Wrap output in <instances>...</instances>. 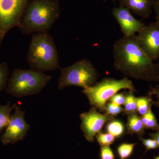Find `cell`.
Masks as SVG:
<instances>
[{
    "label": "cell",
    "mask_w": 159,
    "mask_h": 159,
    "mask_svg": "<svg viewBox=\"0 0 159 159\" xmlns=\"http://www.w3.org/2000/svg\"><path fill=\"white\" fill-rule=\"evenodd\" d=\"M30 0H0V35L4 39L6 33L18 27Z\"/></svg>",
    "instance_id": "cell-7"
},
{
    "label": "cell",
    "mask_w": 159,
    "mask_h": 159,
    "mask_svg": "<svg viewBox=\"0 0 159 159\" xmlns=\"http://www.w3.org/2000/svg\"><path fill=\"white\" fill-rule=\"evenodd\" d=\"M61 15L58 0H31L26 8L19 26L24 35L48 32Z\"/></svg>",
    "instance_id": "cell-2"
},
{
    "label": "cell",
    "mask_w": 159,
    "mask_h": 159,
    "mask_svg": "<svg viewBox=\"0 0 159 159\" xmlns=\"http://www.w3.org/2000/svg\"><path fill=\"white\" fill-rule=\"evenodd\" d=\"M125 89L136 92L133 83L128 78L116 80L107 77L92 86L83 89L82 92L94 107L101 111H106V102L119 91Z\"/></svg>",
    "instance_id": "cell-6"
},
{
    "label": "cell",
    "mask_w": 159,
    "mask_h": 159,
    "mask_svg": "<svg viewBox=\"0 0 159 159\" xmlns=\"http://www.w3.org/2000/svg\"><path fill=\"white\" fill-rule=\"evenodd\" d=\"M102 1H104V2H106V1H107V0H102Z\"/></svg>",
    "instance_id": "cell-32"
},
{
    "label": "cell",
    "mask_w": 159,
    "mask_h": 159,
    "mask_svg": "<svg viewBox=\"0 0 159 159\" xmlns=\"http://www.w3.org/2000/svg\"><path fill=\"white\" fill-rule=\"evenodd\" d=\"M153 102L151 96L136 98L137 111L143 116L151 110Z\"/></svg>",
    "instance_id": "cell-15"
},
{
    "label": "cell",
    "mask_w": 159,
    "mask_h": 159,
    "mask_svg": "<svg viewBox=\"0 0 159 159\" xmlns=\"http://www.w3.org/2000/svg\"><path fill=\"white\" fill-rule=\"evenodd\" d=\"M139 47L152 60L159 59V21L145 25L135 35Z\"/></svg>",
    "instance_id": "cell-9"
},
{
    "label": "cell",
    "mask_w": 159,
    "mask_h": 159,
    "mask_svg": "<svg viewBox=\"0 0 159 159\" xmlns=\"http://www.w3.org/2000/svg\"><path fill=\"white\" fill-rule=\"evenodd\" d=\"M58 88L64 89L67 87L77 86L85 89L97 83L99 73L90 60L81 59L71 65L59 69Z\"/></svg>",
    "instance_id": "cell-5"
},
{
    "label": "cell",
    "mask_w": 159,
    "mask_h": 159,
    "mask_svg": "<svg viewBox=\"0 0 159 159\" xmlns=\"http://www.w3.org/2000/svg\"><path fill=\"white\" fill-rule=\"evenodd\" d=\"M112 14L120 26L123 37H133L142 31L145 25L144 23L134 17L128 8L121 5L113 8Z\"/></svg>",
    "instance_id": "cell-11"
},
{
    "label": "cell",
    "mask_w": 159,
    "mask_h": 159,
    "mask_svg": "<svg viewBox=\"0 0 159 159\" xmlns=\"http://www.w3.org/2000/svg\"><path fill=\"white\" fill-rule=\"evenodd\" d=\"M114 66L123 75L148 82H159V63H155L139 47L135 35L122 37L113 47Z\"/></svg>",
    "instance_id": "cell-1"
},
{
    "label": "cell",
    "mask_w": 159,
    "mask_h": 159,
    "mask_svg": "<svg viewBox=\"0 0 159 159\" xmlns=\"http://www.w3.org/2000/svg\"><path fill=\"white\" fill-rule=\"evenodd\" d=\"M26 58L30 68L36 70L44 73L61 68L58 51L49 32L32 34Z\"/></svg>",
    "instance_id": "cell-3"
},
{
    "label": "cell",
    "mask_w": 159,
    "mask_h": 159,
    "mask_svg": "<svg viewBox=\"0 0 159 159\" xmlns=\"http://www.w3.org/2000/svg\"><path fill=\"white\" fill-rule=\"evenodd\" d=\"M120 5L128 8L134 14L148 19L152 13L155 0H119Z\"/></svg>",
    "instance_id": "cell-12"
},
{
    "label": "cell",
    "mask_w": 159,
    "mask_h": 159,
    "mask_svg": "<svg viewBox=\"0 0 159 159\" xmlns=\"http://www.w3.org/2000/svg\"><path fill=\"white\" fill-rule=\"evenodd\" d=\"M153 9L156 13V16H159V0H155Z\"/></svg>",
    "instance_id": "cell-28"
},
{
    "label": "cell",
    "mask_w": 159,
    "mask_h": 159,
    "mask_svg": "<svg viewBox=\"0 0 159 159\" xmlns=\"http://www.w3.org/2000/svg\"><path fill=\"white\" fill-rule=\"evenodd\" d=\"M127 115L126 126L128 134L131 135L137 134L142 136L145 133V128L141 117L139 116L136 113H132Z\"/></svg>",
    "instance_id": "cell-13"
},
{
    "label": "cell",
    "mask_w": 159,
    "mask_h": 159,
    "mask_svg": "<svg viewBox=\"0 0 159 159\" xmlns=\"http://www.w3.org/2000/svg\"></svg>",
    "instance_id": "cell-33"
},
{
    "label": "cell",
    "mask_w": 159,
    "mask_h": 159,
    "mask_svg": "<svg viewBox=\"0 0 159 159\" xmlns=\"http://www.w3.org/2000/svg\"><path fill=\"white\" fill-rule=\"evenodd\" d=\"M133 92H129L125 95V102L124 109L125 113L128 114L132 113H137L136 97L134 96Z\"/></svg>",
    "instance_id": "cell-18"
},
{
    "label": "cell",
    "mask_w": 159,
    "mask_h": 159,
    "mask_svg": "<svg viewBox=\"0 0 159 159\" xmlns=\"http://www.w3.org/2000/svg\"><path fill=\"white\" fill-rule=\"evenodd\" d=\"M80 117L81 121L80 129L86 139L91 142H94V137L100 132L104 124L113 119V116L100 113L94 107L80 114Z\"/></svg>",
    "instance_id": "cell-10"
},
{
    "label": "cell",
    "mask_w": 159,
    "mask_h": 159,
    "mask_svg": "<svg viewBox=\"0 0 159 159\" xmlns=\"http://www.w3.org/2000/svg\"><path fill=\"white\" fill-rule=\"evenodd\" d=\"M52 79V76L33 69H15L8 79L6 93L18 98L37 95Z\"/></svg>",
    "instance_id": "cell-4"
},
{
    "label": "cell",
    "mask_w": 159,
    "mask_h": 159,
    "mask_svg": "<svg viewBox=\"0 0 159 159\" xmlns=\"http://www.w3.org/2000/svg\"><path fill=\"white\" fill-rule=\"evenodd\" d=\"M13 108L14 104L11 105L10 102L4 105H0V134L9 124L11 113Z\"/></svg>",
    "instance_id": "cell-14"
},
{
    "label": "cell",
    "mask_w": 159,
    "mask_h": 159,
    "mask_svg": "<svg viewBox=\"0 0 159 159\" xmlns=\"http://www.w3.org/2000/svg\"><path fill=\"white\" fill-rule=\"evenodd\" d=\"M107 131L115 138L119 137L124 133L125 127L121 121L117 120H112L107 125Z\"/></svg>",
    "instance_id": "cell-17"
},
{
    "label": "cell",
    "mask_w": 159,
    "mask_h": 159,
    "mask_svg": "<svg viewBox=\"0 0 159 159\" xmlns=\"http://www.w3.org/2000/svg\"><path fill=\"white\" fill-rule=\"evenodd\" d=\"M100 156L101 159H115L113 152L109 146H101Z\"/></svg>",
    "instance_id": "cell-23"
},
{
    "label": "cell",
    "mask_w": 159,
    "mask_h": 159,
    "mask_svg": "<svg viewBox=\"0 0 159 159\" xmlns=\"http://www.w3.org/2000/svg\"><path fill=\"white\" fill-rule=\"evenodd\" d=\"M156 18L157 20L159 21V16H156Z\"/></svg>",
    "instance_id": "cell-31"
},
{
    "label": "cell",
    "mask_w": 159,
    "mask_h": 159,
    "mask_svg": "<svg viewBox=\"0 0 159 159\" xmlns=\"http://www.w3.org/2000/svg\"><path fill=\"white\" fill-rule=\"evenodd\" d=\"M124 111V109L121 107V106L116 105L112 102H108L106 105V112L107 114L113 116H117Z\"/></svg>",
    "instance_id": "cell-22"
},
{
    "label": "cell",
    "mask_w": 159,
    "mask_h": 159,
    "mask_svg": "<svg viewBox=\"0 0 159 159\" xmlns=\"http://www.w3.org/2000/svg\"><path fill=\"white\" fill-rule=\"evenodd\" d=\"M149 135L152 139L156 141L159 146V130L156 131V132L154 133L149 134Z\"/></svg>",
    "instance_id": "cell-27"
},
{
    "label": "cell",
    "mask_w": 159,
    "mask_h": 159,
    "mask_svg": "<svg viewBox=\"0 0 159 159\" xmlns=\"http://www.w3.org/2000/svg\"><path fill=\"white\" fill-rule=\"evenodd\" d=\"M109 101L116 105L119 106L124 105L125 102V95L124 93L116 94L112 97H111Z\"/></svg>",
    "instance_id": "cell-24"
},
{
    "label": "cell",
    "mask_w": 159,
    "mask_h": 159,
    "mask_svg": "<svg viewBox=\"0 0 159 159\" xmlns=\"http://www.w3.org/2000/svg\"><path fill=\"white\" fill-rule=\"evenodd\" d=\"M14 113L10 116L6 131L1 136V141L4 145L16 144L22 141L28 134L30 125L25 119V111L17 103L14 104Z\"/></svg>",
    "instance_id": "cell-8"
},
{
    "label": "cell",
    "mask_w": 159,
    "mask_h": 159,
    "mask_svg": "<svg viewBox=\"0 0 159 159\" xmlns=\"http://www.w3.org/2000/svg\"><path fill=\"white\" fill-rule=\"evenodd\" d=\"M144 128L157 131L159 130V125L156 118L151 110L141 117Z\"/></svg>",
    "instance_id": "cell-16"
},
{
    "label": "cell",
    "mask_w": 159,
    "mask_h": 159,
    "mask_svg": "<svg viewBox=\"0 0 159 159\" xmlns=\"http://www.w3.org/2000/svg\"><path fill=\"white\" fill-rule=\"evenodd\" d=\"M9 66L6 61L0 63V93L6 89L9 79Z\"/></svg>",
    "instance_id": "cell-19"
},
{
    "label": "cell",
    "mask_w": 159,
    "mask_h": 159,
    "mask_svg": "<svg viewBox=\"0 0 159 159\" xmlns=\"http://www.w3.org/2000/svg\"><path fill=\"white\" fill-rule=\"evenodd\" d=\"M141 140L143 145L146 148V151L149 150V149H156L159 147L156 141L153 139H146L141 138Z\"/></svg>",
    "instance_id": "cell-25"
},
{
    "label": "cell",
    "mask_w": 159,
    "mask_h": 159,
    "mask_svg": "<svg viewBox=\"0 0 159 159\" xmlns=\"http://www.w3.org/2000/svg\"><path fill=\"white\" fill-rule=\"evenodd\" d=\"M135 145V143H123L119 145L117 148V152L120 158L126 159L130 157Z\"/></svg>",
    "instance_id": "cell-20"
},
{
    "label": "cell",
    "mask_w": 159,
    "mask_h": 159,
    "mask_svg": "<svg viewBox=\"0 0 159 159\" xmlns=\"http://www.w3.org/2000/svg\"><path fill=\"white\" fill-rule=\"evenodd\" d=\"M150 91L148 93V95L151 96L155 95L157 98V101L153 102V105H154L157 107L159 108V88H154L150 86Z\"/></svg>",
    "instance_id": "cell-26"
},
{
    "label": "cell",
    "mask_w": 159,
    "mask_h": 159,
    "mask_svg": "<svg viewBox=\"0 0 159 159\" xmlns=\"http://www.w3.org/2000/svg\"><path fill=\"white\" fill-rule=\"evenodd\" d=\"M154 159H159V155L158 156L155 157Z\"/></svg>",
    "instance_id": "cell-30"
},
{
    "label": "cell",
    "mask_w": 159,
    "mask_h": 159,
    "mask_svg": "<svg viewBox=\"0 0 159 159\" xmlns=\"http://www.w3.org/2000/svg\"><path fill=\"white\" fill-rule=\"evenodd\" d=\"M1 37V35H0V49H1V44H2V42L3 41Z\"/></svg>",
    "instance_id": "cell-29"
},
{
    "label": "cell",
    "mask_w": 159,
    "mask_h": 159,
    "mask_svg": "<svg viewBox=\"0 0 159 159\" xmlns=\"http://www.w3.org/2000/svg\"><path fill=\"white\" fill-rule=\"evenodd\" d=\"M95 137L101 146H109L114 143L115 140V137L109 133L99 132Z\"/></svg>",
    "instance_id": "cell-21"
}]
</instances>
